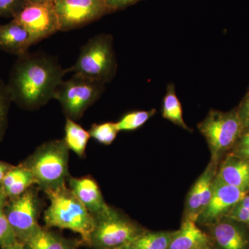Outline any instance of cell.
Listing matches in <instances>:
<instances>
[{
  "label": "cell",
  "instance_id": "35",
  "mask_svg": "<svg viewBox=\"0 0 249 249\" xmlns=\"http://www.w3.org/2000/svg\"><path fill=\"white\" fill-rule=\"evenodd\" d=\"M26 3H48L54 2L55 0H24Z\"/></svg>",
  "mask_w": 249,
  "mask_h": 249
},
{
  "label": "cell",
  "instance_id": "22",
  "mask_svg": "<svg viewBox=\"0 0 249 249\" xmlns=\"http://www.w3.org/2000/svg\"><path fill=\"white\" fill-rule=\"evenodd\" d=\"M175 231L153 232L147 230L125 247L129 249H168Z\"/></svg>",
  "mask_w": 249,
  "mask_h": 249
},
{
  "label": "cell",
  "instance_id": "6",
  "mask_svg": "<svg viewBox=\"0 0 249 249\" xmlns=\"http://www.w3.org/2000/svg\"><path fill=\"white\" fill-rule=\"evenodd\" d=\"M93 219L94 229L89 244L93 249L123 248L147 231L111 207Z\"/></svg>",
  "mask_w": 249,
  "mask_h": 249
},
{
  "label": "cell",
  "instance_id": "15",
  "mask_svg": "<svg viewBox=\"0 0 249 249\" xmlns=\"http://www.w3.org/2000/svg\"><path fill=\"white\" fill-rule=\"evenodd\" d=\"M216 178L228 185L249 192V161L228 153L218 165Z\"/></svg>",
  "mask_w": 249,
  "mask_h": 249
},
{
  "label": "cell",
  "instance_id": "14",
  "mask_svg": "<svg viewBox=\"0 0 249 249\" xmlns=\"http://www.w3.org/2000/svg\"><path fill=\"white\" fill-rule=\"evenodd\" d=\"M67 181L73 194L84 205L93 218L110 209V206L105 201L97 182L91 177L80 178L69 177Z\"/></svg>",
  "mask_w": 249,
  "mask_h": 249
},
{
  "label": "cell",
  "instance_id": "33",
  "mask_svg": "<svg viewBox=\"0 0 249 249\" xmlns=\"http://www.w3.org/2000/svg\"><path fill=\"white\" fill-rule=\"evenodd\" d=\"M8 197L0 187V213L4 212L5 206L7 204Z\"/></svg>",
  "mask_w": 249,
  "mask_h": 249
},
{
  "label": "cell",
  "instance_id": "29",
  "mask_svg": "<svg viewBox=\"0 0 249 249\" xmlns=\"http://www.w3.org/2000/svg\"><path fill=\"white\" fill-rule=\"evenodd\" d=\"M235 109L243 128L249 127V91Z\"/></svg>",
  "mask_w": 249,
  "mask_h": 249
},
{
  "label": "cell",
  "instance_id": "9",
  "mask_svg": "<svg viewBox=\"0 0 249 249\" xmlns=\"http://www.w3.org/2000/svg\"><path fill=\"white\" fill-rule=\"evenodd\" d=\"M60 31L84 27L110 14L106 0H55Z\"/></svg>",
  "mask_w": 249,
  "mask_h": 249
},
{
  "label": "cell",
  "instance_id": "34",
  "mask_svg": "<svg viewBox=\"0 0 249 249\" xmlns=\"http://www.w3.org/2000/svg\"><path fill=\"white\" fill-rule=\"evenodd\" d=\"M1 249H26L25 246L21 242H16L14 245L7 246V247H3Z\"/></svg>",
  "mask_w": 249,
  "mask_h": 249
},
{
  "label": "cell",
  "instance_id": "12",
  "mask_svg": "<svg viewBox=\"0 0 249 249\" xmlns=\"http://www.w3.org/2000/svg\"><path fill=\"white\" fill-rule=\"evenodd\" d=\"M214 249H249V226L224 217L206 227Z\"/></svg>",
  "mask_w": 249,
  "mask_h": 249
},
{
  "label": "cell",
  "instance_id": "26",
  "mask_svg": "<svg viewBox=\"0 0 249 249\" xmlns=\"http://www.w3.org/2000/svg\"><path fill=\"white\" fill-rule=\"evenodd\" d=\"M17 237L14 229L5 215L4 213H0V247H7L18 242Z\"/></svg>",
  "mask_w": 249,
  "mask_h": 249
},
{
  "label": "cell",
  "instance_id": "1",
  "mask_svg": "<svg viewBox=\"0 0 249 249\" xmlns=\"http://www.w3.org/2000/svg\"><path fill=\"white\" fill-rule=\"evenodd\" d=\"M67 73L54 56L41 52L18 57L7 83L13 102L19 107L36 110L53 99Z\"/></svg>",
  "mask_w": 249,
  "mask_h": 249
},
{
  "label": "cell",
  "instance_id": "31",
  "mask_svg": "<svg viewBox=\"0 0 249 249\" xmlns=\"http://www.w3.org/2000/svg\"><path fill=\"white\" fill-rule=\"evenodd\" d=\"M141 1L142 0H106V4L110 13L124 9Z\"/></svg>",
  "mask_w": 249,
  "mask_h": 249
},
{
  "label": "cell",
  "instance_id": "8",
  "mask_svg": "<svg viewBox=\"0 0 249 249\" xmlns=\"http://www.w3.org/2000/svg\"><path fill=\"white\" fill-rule=\"evenodd\" d=\"M41 209L37 189L32 186L20 196L8 201L4 213L18 242L24 245L40 229L38 218Z\"/></svg>",
  "mask_w": 249,
  "mask_h": 249
},
{
  "label": "cell",
  "instance_id": "28",
  "mask_svg": "<svg viewBox=\"0 0 249 249\" xmlns=\"http://www.w3.org/2000/svg\"><path fill=\"white\" fill-rule=\"evenodd\" d=\"M25 4L24 0H0V17L13 19Z\"/></svg>",
  "mask_w": 249,
  "mask_h": 249
},
{
  "label": "cell",
  "instance_id": "7",
  "mask_svg": "<svg viewBox=\"0 0 249 249\" xmlns=\"http://www.w3.org/2000/svg\"><path fill=\"white\" fill-rule=\"evenodd\" d=\"M104 83L73 73L70 79L63 80L55 91L57 100L66 118L76 121L99 99L105 91Z\"/></svg>",
  "mask_w": 249,
  "mask_h": 249
},
{
  "label": "cell",
  "instance_id": "32",
  "mask_svg": "<svg viewBox=\"0 0 249 249\" xmlns=\"http://www.w3.org/2000/svg\"><path fill=\"white\" fill-rule=\"evenodd\" d=\"M13 167H14V165H10L9 163H5V162L0 161V187H1V183H2L3 179H4L6 174L12 169Z\"/></svg>",
  "mask_w": 249,
  "mask_h": 249
},
{
  "label": "cell",
  "instance_id": "18",
  "mask_svg": "<svg viewBox=\"0 0 249 249\" xmlns=\"http://www.w3.org/2000/svg\"><path fill=\"white\" fill-rule=\"evenodd\" d=\"M34 184H36V181L32 173L20 164L13 167L6 174L1 183V188L8 199H13L25 193Z\"/></svg>",
  "mask_w": 249,
  "mask_h": 249
},
{
  "label": "cell",
  "instance_id": "30",
  "mask_svg": "<svg viewBox=\"0 0 249 249\" xmlns=\"http://www.w3.org/2000/svg\"><path fill=\"white\" fill-rule=\"evenodd\" d=\"M228 217L249 226V209L237 204Z\"/></svg>",
  "mask_w": 249,
  "mask_h": 249
},
{
  "label": "cell",
  "instance_id": "37",
  "mask_svg": "<svg viewBox=\"0 0 249 249\" xmlns=\"http://www.w3.org/2000/svg\"><path fill=\"white\" fill-rule=\"evenodd\" d=\"M127 249V247H123V248H120V249Z\"/></svg>",
  "mask_w": 249,
  "mask_h": 249
},
{
  "label": "cell",
  "instance_id": "20",
  "mask_svg": "<svg viewBox=\"0 0 249 249\" xmlns=\"http://www.w3.org/2000/svg\"><path fill=\"white\" fill-rule=\"evenodd\" d=\"M162 116L188 132H192L183 119L182 105L177 96L175 85L170 83L167 86L166 93L163 99Z\"/></svg>",
  "mask_w": 249,
  "mask_h": 249
},
{
  "label": "cell",
  "instance_id": "4",
  "mask_svg": "<svg viewBox=\"0 0 249 249\" xmlns=\"http://www.w3.org/2000/svg\"><path fill=\"white\" fill-rule=\"evenodd\" d=\"M116 70L117 62L112 36L101 34L91 37L81 47L76 62L65 71L106 84L114 78Z\"/></svg>",
  "mask_w": 249,
  "mask_h": 249
},
{
  "label": "cell",
  "instance_id": "36",
  "mask_svg": "<svg viewBox=\"0 0 249 249\" xmlns=\"http://www.w3.org/2000/svg\"><path fill=\"white\" fill-rule=\"evenodd\" d=\"M202 249H214L213 248L212 246H211V247H206V248Z\"/></svg>",
  "mask_w": 249,
  "mask_h": 249
},
{
  "label": "cell",
  "instance_id": "11",
  "mask_svg": "<svg viewBox=\"0 0 249 249\" xmlns=\"http://www.w3.org/2000/svg\"><path fill=\"white\" fill-rule=\"evenodd\" d=\"M249 193L248 191L228 185L215 178L209 204L198 217L196 224L209 227L222 218L227 217L236 205Z\"/></svg>",
  "mask_w": 249,
  "mask_h": 249
},
{
  "label": "cell",
  "instance_id": "23",
  "mask_svg": "<svg viewBox=\"0 0 249 249\" xmlns=\"http://www.w3.org/2000/svg\"><path fill=\"white\" fill-rule=\"evenodd\" d=\"M157 109L153 108L149 110H135L129 111L116 122V127L121 131H134L141 128L147 121L155 115Z\"/></svg>",
  "mask_w": 249,
  "mask_h": 249
},
{
  "label": "cell",
  "instance_id": "27",
  "mask_svg": "<svg viewBox=\"0 0 249 249\" xmlns=\"http://www.w3.org/2000/svg\"><path fill=\"white\" fill-rule=\"evenodd\" d=\"M229 153L238 156L249 161V127L243 129L235 145Z\"/></svg>",
  "mask_w": 249,
  "mask_h": 249
},
{
  "label": "cell",
  "instance_id": "25",
  "mask_svg": "<svg viewBox=\"0 0 249 249\" xmlns=\"http://www.w3.org/2000/svg\"><path fill=\"white\" fill-rule=\"evenodd\" d=\"M11 102L13 100L8 85L0 78V142L4 138L7 128L8 114Z\"/></svg>",
  "mask_w": 249,
  "mask_h": 249
},
{
  "label": "cell",
  "instance_id": "2",
  "mask_svg": "<svg viewBox=\"0 0 249 249\" xmlns=\"http://www.w3.org/2000/svg\"><path fill=\"white\" fill-rule=\"evenodd\" d=\"M45 194L50 200L44 213L46 227L72 231L79 234L83 242L89 245L94 219L71 189L65 185Z\"/></svg>",
  "mask_w": 249,
  "mask_h": 249
},
{
  "label": "cell",
  "instance_id": "3",
  "mask_svg": "<svg viewBox=\"0 0 249 249\" xmlns=\"http://www.w3.org/2000/svg\"><path fill=\"white\" fill-rule=\"evenodd\" d=\"M70 149L64 139L44 142L21 163L32 173L39 189L46 193L66 185Z\"/></svg>",
  "mask_w": 249,
  "mask_h": 249
},
{
  "label": "cell",
  "instance_id": "21",
  "mask_svg": "<svg viewBox=\"0 0 249 249\" xmlns=\"http://www.w3.org/2000/svg\"><path fill=\"white\" fill-rule=\"evenodd\" d=\"M65 136L64 140L70 150L76 154L78 157H84L87 145L90 137L88 131L85 130L81 125L74 121L66 118L65 127Z\"/></svg>",
  "mask_w": 249,
  "mask_h": 249
},
{
  "label": "cell",
  "instance_id": "19",
  "mask_svg": "<svg viewBox=\"0 0 249 249\" xmlns=\"http://www.w3.org/2000/svg\"><path fill=\"white\" fill-rule=\"evenodd\" d=\"M26 249H78V244L41 227L24 244Z\"/></svg>",
  "mask_w": 249,
  "mask_h": 249
},
{
  "label": "cell",
  "instance_id": "13",
  "mask_svg": "<svg viewBox=\"0 0 249 249\" xmlns=\"http://www.w3.org/2000/svg\"><path fill=\"white\" fill-rule=\"evenodd\" d=\"M219 163L211 160L206 169L188 192L183 219L196 222L198 217L209 204Z\"/></svg>",
  "mask_w": 249,
  "mask_h": 249
},
{
  "label": "cell",
  "instance_id": "24",
  "mask_svg": "<svg viewBox=\"0 0 249 249\" xmlns=\"http://www.w3.org/2000/svg\"><path fill=\"white\" fill-rule=\"evenodd\" d=\"M88 132L91 138L103 145H109L114 142L119 131L116 123L106 122L92 124Z\"/></svg>",
  "mask_w": 249,
  "mask_h": 249
},
{
  "label": "cell",
  "instance_id": "5",
  "mask_svg": "<svg viewBox=\"0 0 249 249\" xmlns=\"http://www.w3.org/2000/svg\"><path fill=\"white\" fill-rule=\"evenodd\" d=\"M197 127L209 145L211 160L218 163L232 150L244 129L235 108L226 112L211 109Z\"/></svg>",
  "mask_w": 249,
  "mask_h": 249
},
{
  "label": "cell",
  "instance_id": "10",
  "mask_svg": "<svg viewBox=\"0 0 249 249\" xmlns=\"http://www.w3.org/2000/svg\"><path fill=\"white\" fill-rule=\"evenodd\" d=\"M13 19L29 31L35 45L60 31L53 2L26 3Z\"/></svg>",
  "mask_w": 249,
  "mask_h": 249
},
{
  "label": "cell",
  "instance_id": "16",
  "mask_svg": "<svg viewBox=\"0 0 249 249\" xmlns=\"http://www.w3.org/2000/svg\"><path fill=\"white\" fill-rule=\"evenodd\" d=\"M35 45L29 31L16 19L0 24V48L13 55L27 53L31 46Z\"/></svg>",
  "mask_w": 249,
  "mask_h": 249
},
{
  "label": "cell",
  "instance_id": "17",
  "mask_svg": "<svg viewBox=\"0 0 249 249\" xmlns=\"http://www.w3.org/2000/svg\"><path fill=\"white\" fill-rule=\"evenodd\" d=\"M211 246L209 235L199 229L196 222L183 219L168 249H202Z\"/></svg>",
  "mask_w": 249,
  "mask_h": 249
}]
</instances>
